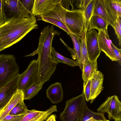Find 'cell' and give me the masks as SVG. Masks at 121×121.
<instances>
[{"label": "cell", "mask_w": 121, "mask_h": 121, "mask_svg": "<svg viewBox=\"0 0 121 121\" xmlns=\"http://www.w3.org/2000/svg\"><path fill=\"white\" fill-rule=\"evenodd\" d=\"M59 32L53 25H48L41 31L37 49L29 56L38 55V77L42 79L50 78L55 71L57 64L53 61L51 53L52 44L55 35L59 36Z\"/></svg>", "instance_id": "obj_1"}, {"label": "cell", "mask_w": 121, "mask_h": 121, "mask_svg": "<svg viewBox=\"0 0 121 121\" xmlns=\"http://www.w3.org/2000/svg\"><path fill=\"white\" fill-rule=\"evenodd\" d=\"M38 28L35 17H13L0 26V52L18 42L32 30Z\"/></svg>", "instance_id": "obj_2"}, {"label": "cell", "mask_w": 121, "mask_h": 121, "mask_svg": "<svg viewBox=\"0 0 121 121\" xmlns=\"http://www.w3.org/2000/svg\"><path fill=\"white\" fill-rule=\"evenodd\" d=\"M88 108L82 92L80 95L66 101L60 119L61 121H81Z\"/></svg>", "instance_id": "obj_3"}, {"label": "cell", "mask_w": 121, "mask_h": 121, "mask_svg": "<svg viewBox=\"0 0 121 121\" xmlns=\"http://www.w3.org/2000/svg\"><path fill=\"white\" fill-rule=\"evenodd\" d=\"M19 69L14 56L0 55V89L19 74Z\"/></svg>", "instance_id": "obj_4"}, {"label": "cell", "mask_w": 121, "mask_h": 121, "mask_svg": "<svg viewBox=\"0 0 121 121\" xmlns=\"http://www.w3.org/2000/svg\"><path fill=\"white\" fill-rule=\"evenodd\" d=\"M61 1L51 9L41 16H38L37 20L54 25L64 30L69 35L70 33L67 27L65 21L67 9L62 6Z\"/></svg>", "instance_id": "obj_5"}, {"label": "cell", "mask_w": 121, "mask_h": 121, "mask_svg": "<svg viewBox=\"0 0 121 121\" xmlns=\"http://www.w3.org/2000/svg\"><path fill=\"white\" fill-rule=\"evenodd\" d=\"M65 21L67 27L70 33L80 40L82 34L85 30L83 13L80 10H67Z\"/></svg>", "instance_id": "obj_6"}, {"label": "cell", "mask_w": 121, "mask_h": 121, "mask_svg": "<svg viewBox=\"0 0 121 121\" xmlns=\"http://www.w3.org/2000/svg\"><path fill=\"white\" fill-rule=\"evenodd\" d=\"M38 70V60H34L24 72L20 74L18 89L24 92L33 84L37 83Z\"/></svg>", "instance_id": "obj_7"}, {"label": "cell", "mask_w": 121, "mask_h": 121, "mask_svg": "<svg viewBox=\"0 0 121 121\" xmlns=\"http://www.w3.org/2000/svg\"><path fill=\"white\" fill-rule=\"evenodd\" d=\"M97 111L100 112H107L109 119L112 118L115 120L121 119V103L116 95L107 98Z\"/></svg>", "instance_id": "obj_8"}, {"label": "cell", "mask_w": 121, "mask_h": 121, "mask_svg": "<svg viewBox=\"0 0 121 121\" xmlns=\"http://www.w3.org/2000/svg\"><path fill=\"white\" fill-rule=\"evenodd\" d=\"M98 33L94 29L87 32L86 44L88 60L91 61L97 60L101 52L98 42Z\"/></svg>", "instance_id": "obj_9"}, {"label": "cell", "mask_w": 121, "mask_h": 121, "mask_svg": "<svg viewBox=\"0 0 121 121\" xmlns=\"http://www.w3.org/2000/svg\"><path fill=\"white\" fill-rule=\"evenodd\" d=\"M20 74L16 75L9 82L0 89V111L4 108L18 89Z\"/></svg>", "instance_id": "obj_10"}, {"label": "cell", "mask_w": 121, "mask_h": 121, "mask_svg": "<svg viewBox=\"0 0 121 121\" xmlns=\"http://www.w3.org/2000/svg\"><path fill=\"white\" fill-rule=\"evenodd\" d=\"M98 42L101 51L112 61H117L111 46L112 41L110 39L108 32V28L98 30Z\"/></svg>", "instance_id": "obj_11"}, {"label": "cell", "mask_w": 121, "mask_h": 121, "mask_svg": "<svg viewBox=\"0 0 121 121\" xmlns=\"http://www.w3.org/2000/svg\"><path fill=\"white\" fill-rule=\"evenodd\" d=\"M4 5L14 17L18 18H25L33 15L24 6L19 0H4Z\"/></svg>", "instance_id": "obj_12"}, {"label": "cell", "mask_w": 121, "mask_h": 121, "mask_svg": "<svg viewBox=\"0 0 121 121\" xmlns=\"http://www.w3.org/2000/svg\"><path fill=\"white\" fill-rule=\"evenodd\" d=\"M61 0H35L32 14L35 17L43 15L60 2Z\"/></svg>", "instance_id": "obj_13"}, {"label": "cell", "mask_w": 121, "mask_h": 121, "mask_svg": "<svg viewBox=\"0 0 121 121\" xmlns=\"http://www.w3.org/2000/svg\"><path fill=\"white\" fill-rule=\"evenodd\" d=\"M104 75L97 70L91 78V91L90 100L92 101L103 90Z\"/></svg>", "instance_id": "obj_14"}, {"label": "cell", "mask_w": 121, "mask_h": 121, "mask_svg": "<svg viewBox=\"0 0 121 121\" xmlns=\"http://www.w3.org/2000/svg\"><path fill=\"white\" fill-rule=\"evenodd\" d=\"M108 13L115 23L118 17H121V0H103Z\"/></svg>", "instance_id": "obj_15"}, {"label": "cell", "mask_w": 121, "mask_h": 121, "mask_svg": "<svg viewBox=\"0 0 121 121\" xmlns=\"http://www.w3.org/2000/svg\"><path fill=\"white\" fill-rule=\"evenodd\" d=\"M47 96L53 104L61 101L63 98V93L61 84L58 82L51 84L46 90Z\"/></svg>", "instance_id": "obj_16"}, {"label": "cell", "mask_w": 121, "mask_h": 121, "mask_svg": "<svg viewBox=\"0 0 121 121\" xmlns=\"http://www.w3.org/2000/svg\"><path fill=\"white\" fill-rule=\"evenodd\" d=\"M24 100V92L18 89L5 106L0 111V120L9 114L11 111L20 101Z\"/></svg>", "instance_id": "obj_17"}, {"label": "cell", "mask_w": 121, "mask_h": 121, "mask_svg": "<svg viewBox=\"0 0 121 121\" xmlns=\"http://www.w3.org/2000/svg\"><path fill=\"white\" fill-rule=\"evenodd\" d=\"M98 16L104 20L108 25L113 27L115 23L108 13L104 4L103 0H95L92 16Z\"/></svg>", "instance_id": "obj_18"}, {"label": "cell", "mask_w": 121, "mask_h": 121, "mask_svg": "<svg viewBox=\"0 0 121 121\" xmlns=\"http://www.w3.org/2000/svg\"><path fill=\"white\" fill-rule=\"evenodd\" d=\"M98 69L97 60L91 61L88 60L82 69V78L83 81V86H85L89 79Z\"/></svg>", "instance_id": "obj_19"}, {"label": "cell", "mask_w": 121, "mask_h": 121, "mask_svg": "<svg viewBox=\"0 0 121 121\" xmlns=\"http://www.w3.org/2000/svg\"><path fill=\"white\" fill-rule=\"evenodd\" d=\"M108 24L103 18L96 15L92 16L89 22L87 29V31L96 29L98 31L108 28Z\"/></svg>", "instance_id": "obj_20"}, {"label": "cell", "mask_w": 121, "mask_h": 121, "mask_svg": "<svg viewBox=\"0 0 121 121\" xmlns=\"http://www.w3.org/2000/svg\"><path fill=\"white\" fill-rule=\"evenodd\" d=\"M51 53L52 58L54 61L57 64L59 63L66 64L71 67L79 66L78 63L76 61L66 58L61 55L56 51L54 48L52 47Z\"/></svg>", "instance_id": "obj_21"}, {"label": "cell", "mask_w": 121, "mask_h": 121, "mask_svg": "<svg viewBox=\"0 0 121 121\" xmlns=\"http://www.w3.org/2000/svg\"><path fill=\"white\" fill-rule=\"evenodd\" d=\"M69 36L71 37L74 46L73 50L76 57V61L78 63L79 67L82 71L83 65L81 56V50L80 40L76 38L73 34L70 33Z\"/></svg>", "instance_id": "obj_22"}, {"label": "cell", "mask_w": 121, "mask_h": 121, "mask_svg": "<svg viewBox=\"0 0 121 121\" xmlns=\"http://www.w3.org/2000/svg\"><path fill=\"white\" fill-rule=\"evenodd\" d=\"M43 85L35 83L24 92V100H30L36 95L42 89Z\"/></svg>", "instance_id": "obj_23"}, {"label": "cell", "mask_w": 121, "mask_h": 121, "mask_svg": "<svg viewBox=\"0 0 121 121\" xmlns=\"http://www.w3.org/2000/svg\"><path fill=\"white\" fill-rule=\"evenodd\" d=\"M87 32L86 30H84L82 34L80 39L81 56L83 68L88 60L86 41V36Z\"/></svg>", "instance_id": "obj_24"}, {"label": "cell", "mask_w": 121, "mask_h": 121, "mask_svg": "<svg viewBox=\"0 0 121 121\" xmlns=\"http://www.w3.org/2000/svg\"><path fill=\"white\" fill-rule=\"evenodd\" d=\"M95 0H91L83 13L84 30H86L90 20L92 16Z\"/></svg>", "instance_id": "obj_25"}, {"label": "cell", "mask_w": 121, "mask_h": 121, "mask_svg": "<svg viewBox=\"0 0 121 121\" xmlns=\"http://www.w3.org/2000/svg\"><path fill=\"white\" fill-rule=\"evenodd\" d=\"M57 111L56 105L51 106L49 108L43 112L29 121H45L52 113Z\"/></svg>", "instance_id": "obj_26"}, {"label": "cell", "mask_w": 121, "mask_h": 121, "mask_svg": "<svg viewBox=\"0 0 121 121\" xmlns=\"http://www.w3.org/2000/svg\"><path fill=\"white\" fill-rule=\"evenodd\" d=\"M24 100H22L18 103L11 111L9 114L17 115L26 114L28 110L24 103Z\"/></svg>", "instance_id": "obj_27"}, {"label": "cell", "mask_w": 121, "mask_h": 121, "mask_svg": "<svg viewBox=\"0 0 121 121\" xmlns=\"http://www.w3.org/2000/svg\"><path fill=\"white\" fill-rule=\"evenodd\" d=\"M98 120H106L104 113H97L93 112L88 108L81 121H86L91 118Z\"/></svg>", "instance_id": "obj_28"}, {"label": "cell", "mask_w": 121, "mask_h": 121, "mask_svg": "<svg viewBox=\"0 0 121 121\" xmlns=\"http://www.w3.org/2000/svg\"><path fill=\"white\" fill-rule=\"evenodd\" d=\"M43 112V111L36 110L35 109H32L30 110H28L26 114L20 121H29L42 113Z\"/></svg>", "instance_id": "obj_29"}, {"label": "cell", "mask_w": 121, "mask_h": 121, "mask_svg": "<svg viewBox=\"0 0 121 121\" xmlns=\"http://www.w3.org/2000/svg\"><path fill=\"white\" fill-rule=\"evenodd\" d=\"M121 17L117 19L114 27L116 35L117 36L119 42V45H121Z\"/></svg>", "instance_id": "obj_30"}, {"label": "cell", "mask_w": 121, "mask_h": 121, "mask_svg": "<svg viewBox=\"0 0 121 121\" xmlns=\"http://www.w3.org/2000/svg\"><path fill=\"white\" fill-rule=\"evenodd\" d=\"M26 114L17 115L8 114L0 120V121H20Z\"/></svg>", "instance_id": "obj_31"}, {"label": "cell", "mask_w": 121, "mask_h": 121, "mask_svg": "<svg viewBox=\"0 0 121 121\" xmlns=\"http://www.w3.org/2000/svg\"><path fill=\"white\" fill-rule=\"evenodd\" d=\"M91 81L90 78L88 80L86 85L83 86V93L85 100L87 101L90 100Z\"/></svg>", "instance_id": "obj_32"}, {"label": "cell", "mask_w": 121, "mask_h": 121, "mask_svg": "<svg viewBox=\"0 0 121 121\" xmlns=\"http://www.w3.org/2000/svg\"><path fill=\"white\" fill-rule=\"evenodd\" d=\"M111 46L117 61L121 65V49L117 47L112 42L111 44Z\"/></svg>", "instance_id": "obj_33"}, {"label": "cell", "mask_w": 121, "mask_h": 121, "mask_svg": "<svg viewBox=\"0 0 121 121\" xmlns=\"http://www.w3.org/2000/svg\"><path fill=\"white\" fill-rule=\"evenodd\" d=\"M4 0H0V26L3 24L6 18L4 11Z\"/></svg>", "instance_id": "obj_34"}, {"label": "cell", "mask_w": 121, "mask_h": 121, "mask_svg": "<svg viewBox=\"0 0 121 121\" xmlns=\"http://www.w3.org/2000/svg\"><path fill=\"white\" fill-rule=\"evenodd\" d=\"M35 0H20L25 8L29 12L32 13V9Z\"/></svg>", "instance_id": "obj_35"}, {"label": "cell", "mask_w": 121, "mask_h": 121, "mask_svg": "<svg viewBox=\"0 0 121 121\" xmlns=\"http://www.w3.org/2000/svg\"><path fill=\"white\" fill-rule=\"evenodd\" d=\"M91 0H82V2L80 10L83 13Z\"/></svg>", "instance_id": "obj_36"}, {"label": "cell", "mask_w": 121, "mask_h": 121, "mask_svg": "<svg viewBox=\"0 0 121 121\" xmlns=\"http://www.w3.org/2000/svg\"><path fill=\"white\" fill-rule=\"evenodd\" d=\"M60 39L62 43L64 44L65 46L67 48L68 50L69 51L70 53L72 54V57L73 59H75L76 58V57L75 53V52L74 51L73 49L69 47L64 42L62 39L60 38Z\"/></svg>", "instance_id": "obj_37"}, {"label": "cell", "mask_w": 121, "mask_h": 121, "mask_svg": "<svg viewBox=\"0 0 121 121\" xmlns=\"http://www.w3.org/2000/svg\"><path fill=\"white\" fill-rule=\"evenodd\" d=\"M56 116L55 114H52L49 116L45 121H56Z\"/></svg>", "instance_id": "obj_38"}, {"label": "cell", "mask_w": 121, "mask_h": 121, "mask_svg": "<svg viewBox=\"0 0 121 121\" xmlns=\"http://www.w3.org/2000/svg\"><path fill=\"white\" fill-rule=\"evenodd\" d=\"M86 121H110L109 120H97L95 119H94V118L92 117L86 120Z\"/></svg>", "instance_id": "obj_39"}, {"label": "cell", "mask_w": 121, "mask_h": 121, "mask_svg": "<svg viewBox=\"0 0 121 121\" xmlns=\"http://www.w3.org/2000/svg\"><path fill=\"white\" fill-rule=\"evenodd\" d=\"M115 121H121V119L117 120H115Z\"/></svg>", "instance_id": "obj_40"}, {"label": "cell", "mask_w": 121, "mask_h": 121, "mask_svg": "<svg viewBox=\"0 0 121 121\" xmlns=\"http://www.w3.org/2000/svg\"></svg>", "instance_id": "obj_41"}]
</instances>
